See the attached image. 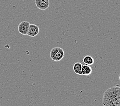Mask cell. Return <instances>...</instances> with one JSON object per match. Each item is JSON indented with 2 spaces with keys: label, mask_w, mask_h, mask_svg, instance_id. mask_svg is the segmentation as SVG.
Segmentation results:
<instances>
[{
  "label": "cell",
  "mask_w": 120,
  "mask_h": 106,
  "mask_svg": "<svg viewBox=\"0 0 120 106\" xmlns=\"http://www.w3.org/2000/svg\"><path fill=\"white\" fill-rule=\"evenodd\" d=\"M104 106H120V88L119 85L111 87L105 91L103 96Z\"/></svg>",
  "instance_id": "obj_1"
},
{
  "label": "cell",
  "mask_w": 120,
  "mask_h": 106,
  "mask_svg": "<svg viewBox=\"0 0 120 106\" xmlns=\"http://www.w3.org/2000/svg\"><path fill=\"white\" fill-rule=\"evenodd\" d=\"M64 56V52L62 48L55 47L50 51V57L54 61L58 62L61 60Z\"/></svg>",
  "instance_id": "obj_2"
},
{
  "label": "cell",
  "mask_w": 120,
  "mask_h": 106,
  "mask_svg": "<svg viewBox=\"0 0 120 106\" xmlns=\"http://www.w3.org/2000/svg\"><path fill=\"white\" fill-rule=\"evenodd\" d=\"M35 3L37 8L41 10L47 9L49 7V0H35Z\"/></svg>",
  "instance_id": "obj_3"
},
{
  "label": "cell",
  "mask_w": 120,
  "mask_h": 106,
  "mask_svg": "<svg viewBox=\"0 0 120 106\" xmlns=\"http://www.w3.org/2000/svg\"><path fill=\"white\" fill-rule=\"evenodd\" d=\"M30 24L29 22L26 21L21 22L18 26V31L19 33L22 35H27Z\"/></svg>",
  "instance_id": "obj_4"
},
{
  "label": "cell",
  "mask_w": 120,
  "mask_h": 106,
  "mask_svg": "<svg viewBox=\"0 0 120 106\" xmlns=\"http://www.w3.org/2000/svg\"><path fill=\"white\" fill-rule=\"evenodd\" d=\"M39 32V28L38 26L34 24H30L27 35L30 37H35L38 35Z\"/></svg>",
  "instance_id": "obj_5"
},
{
  "label": "cell",
  "mask_w": 120,
  "mask_h": 106,
  "mask_svg": "<svg viewBox=\"0 0 120 106\" xmlns=\"http://www.w3.org/2000/svg\"><path fill=\"white\" fill-rule=\"evenodd\" d=\"M92 73V68L90 65L85 64L82 66V74L84 76L90 75Z\"/></svg>",
  "instance_id": "obj_6"
},
{
  "label": "cell",
  "mask_w": 120,
  "mask_h": 106,
  "mask_svg": "<svg viewBox=\"0 0 120 106\" xmlns=\"http://www.w3.org/2000/svg\"><path fill=\"white\" fill-rule=\"evenodd\" d=\"M82 64L79 62H77L73 65V70L75 73L78 75H82Z\"/></svg>",
  "instance_id": "obj_7"
},
{
  "label": "cell",
  "mask_w": 120,
  "mask_h": 106,
  "mask_svg": "<svg viewBox=\"0 0 120 106\" xmlns=\"http://www.w3.org/2000/svg\"><path fill=\"white\" fill-rule=\"evenodd\" d=\"M83 62L85 64L91 65L94 64V60L91 56H86L83 58Z\"/></svg>",
  "instance_id": "obj_8"
}]
</instances>
